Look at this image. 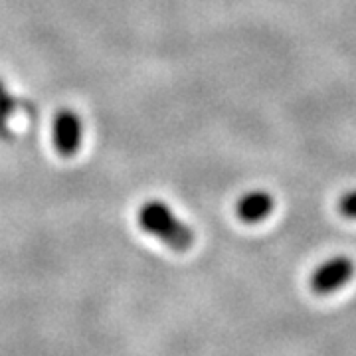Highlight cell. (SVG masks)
I'll return each instance as SVG.
<instances>
[{
  "label": "cell",
  "instance_id": "obj_6",
  "mask_svg": "<svg viewBox=\"0 0 356 356\" xmlns=\"http://www.w3.org/2000/svg\"><path fill=\"white\" fill-rule=\"evenodd\" d=\"M339 210H341V214H343L344 218L356 220V188L341 196V200H339Z\"/></svg>",
  "mask_w": 356,
  "mask_h": 356
},
{
  "label": "cell",
  "instance_id": "obj_1",
  "mask_svg": "<svg viewBox=\"0 0 356 356\" xmlns=\"http://www.w3.org/2000/svg\"><path fill=\"white\" fill-rule=\"evenodd\" d=\"M139 226L153 238L177 250V252H186L194 243V229L182 222L180 218L168 208V204L161 200H149L139 208Z\"/></svg>",
  "mask_w": 356,
  "mask_h": 356
},
{
  "label": "cell",
  "instance_id": "obj_4",
  "mask_svg": "<svg viewBox=\"0 0 356 356\" xmlns=\"http://www.w3.org/2000/svg\"><path fill=\"white\" fill-rule=\"evenodd\" d=\"M273 206H275V202H273V196L269 192L254 191L243 194L238 200L236 212H238V218L245 224H259L273 212Z\"/></svg>",
  "mask_w": 356,
  "mask_h": 356
},
{
  "label": "cell",
  "instance_id": "obj_2",
  "mask_svg": "<svg viewBox=\"0 0 356 356\" xmlns=\"http://www.w3.org/2000/svg\"><path fill=\"white\" fill-rule=\"evenodd\" d=\"M355 261L346 255H334L331 259L323 261L311 273V291L317 295H332L346 287L355 277Z\"/></svg>",
  "mask_w": 356,
  "mask_h": 356
},
{
  "label": "cell",
  "instance_id": "obj_5",
  "mask_svg": "<svg viewBox=\"0 0 356 356\" xmlns=\"http://www.w3.org/2000/svg\"><path fill=\"white\" fill-rule=\"evenodd\" d=\"M28 109L32 117H36V105L26 99H18L14 97L13 93L8 91L6 83L0 79V137H10V117L14 113H18L20 109Z\"/></svg>",
  "mask_w": 356,
  "mask_h": 356
},
{
  "label": "cell",
  "instance_id": "obj_3",
  "mask_svg": "<svg viewBox=\"0 0 356 356\" xmlns=\"http://www.w3.org/2000/svg\"><path fill=\"white\" fill-rule=\"evenodd\" d=\"M54 147L62 156H74L81 147L83 139V121L72 109H62L54 119L51 129Z\"/></svg>",
  "mask_w": 356,
  "mask_h": 356
}]
</instances>
